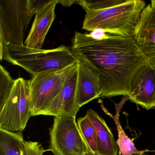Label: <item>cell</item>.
<instances>
[{"label": "cell", "instance_id": "obj_1", "mask_svg": "<svg viewBox=\"0 0 155 155\" xmlns=\"http://www.w3.org/2000/svg\"><path fill=\"white\" fill-rule=\"evenodd\" d=\"M72 43L71 49L98 70L101 97L129 95L133 78L147 62L135 38L111 34L109 38L97 40L76 31Z\"/></svg>", "mask_w": 155, "mask_h": 155}, {"label": "cell", "instance_id": "obj_2", "mask_svg": "<svg viewBox=\"0 0 155 155\" xmlns=\"http://www.w3.org/2000/svg\"><path fill=\"white\" fill-rule=\"evenodd\" d=\"M76 3L86 11L82 28L89 31L103 30L106 33L135 38L141 12V0H80Z\"/></svg>", "mask_w": 155, "mask_h": 155}, {"label": "cell", "instance_id": "obj_3", "mask_svg": "<svg viewBox=\"0 0 155 155\" xmlns=\"http://www.w3.org/2000/svg\"><path fill=\"white\" fill-rule=\"evenodd\" d=\"M0 45L1 60L19 66L32 76L41 72L63 69L77 62L71 49L64 45L43 50L31 48L25 45Z\"/></svg>", "mask_w": 155, "mask_h": 155}, {"label": "cell", "instance_id": "obj_4", "mask_svg": "<svg viewBox=\"0 0 155 155\" xmlns=\"http://www.w3.org/2000/svg\"><path fill=\"white\" fill-rule=\"evenodd\" d=\"M31 116L29 81L19 78L15 80L8 97L0 109V129L21 133Z\"/></svg>", "mask_w": 155, "mask_h": 155}, {"label": "cell", "instance_id": "obj_5", "mask_svg": "<svg viewBox=\"0 0 155 155\" xmlns=\"http://www.w3.org/2000/svg\"><path fill=\"white\" fill-rule=\"evenodd\" d=\"M78 63L60 70L46 71L32 76L29 81L32 116L42 115L59 94Z\"/></svg>", "mask_w": 155, "mask_h": 155}, {"label": "cell", "instance_id": "obj_6", "mask_svg": "<svg viewBox=\"0 0 155 155\" xmlns=\"http://www.w3.org/2000/svg\"><path fill=\"white\" fill-rule=\"evenodd\" d=\"M33 16L28 0H1L0 43L24 45L25 31Z\"/></svg>", "mask_w": 155, "mask_h": 155}, {"label": "cell", "instance_id": "obj_7", "mask_svg": "<svg viewBox=\"0 0 155 155\" xmlns=\"http://www.w3.org/2000/svg\"><path fill=\"white\" fill-rule=\"evenodd\" d=\"M50 150L54 155H87V147L76 117H55L50 131Z\"/></svg>", "mask_w": 155, "mask_h": 155}, {"label": "cell", "instance_id": "obj_8", "mask_svg": "<svg viewBox=\"0 0 155 155\" xmlns=\"http://www.w3.org/2000/svg\"><path fill=\"white\" fill-rule=\"evenodd\" d=\"M71 50L78 64L77 101L81 108L93 100L101 97L100 73L98 70L81 53Z\"/></svg>", "mask_w": 155, "mask_h": 155}, {"label": "cell", "instance_id": "obj_9", "mask_svg": "<svg viewBox=\"0 0 155 155\" xmlns=\"http://www.w3.org/2000/svg\"><path fill=\"white\" fill-rule=\"evenodd\" d=\"M135 39L148 63L155 64V0L146 6L136 28Z\"/></svg>", "mask_w": 155, "mask_h": 155}, {"label": "cell", "instance_id": "obj_10", "mask_svg": "<svg viewBox=\"0 0 155 155\" xmlns=\"http://www.w3.org/2000/svg\"><path fill=\"white\" fill-rule=\"evenodd\" d=\"M129 99L147 110L155 107V68L147 62L136 73L131 81Z\"/></svg>", "mask_w": 155, "mask_h": 155}, {"label": "cell", "instance_id": "obj_11", "mask_svg": "<svg viewBox=\"0 0 155 155\" xmlns=\"http://www.w3.org/2000/svg\"><path fill=\"white\" fill-rule=\"evenodd\" d=\"M78 65L67 80L59 94L42 113L44 116L76 117L80 108L77 101Z\"/></svg>", "mask_w": 155, "mask_h": 155}, {"label": "cell", "instance_id": "obj_12", "mask_svg": "<svg viewBox=\"0 0 155 155\" xmlns=\"http://www.w3.org/2000/svg\"><path fill=\"white\" fill-rule=\"evenodd\" d=\"M58 0H51L45 8L37 12L25 42L29 48L41 49L45 38L55 20V8Z\"/></svg>", "mask_w": 155, "mask_h": 155}, {"label": "cell", "instance_id": "obj_13", "mask_svg": "<svg viewBox=\"0 0 155 155\" xmlns=\"http://www.w3.org/2000/svg\"><path fill=\"white\" fill-rule=\"evenodd\" d=\"M86 116L96 130L98 155H117V142L104 119L92 109L88 110Z\"/></svg>", "mask_w": 155, "mask_h": 155}, {"label": "cell", "instance_id": "obj_14", "mask_svg": "<svg viewBox=\"0 0 155 155\" xmlns=\"http://www.w3.org/2000/svg\"><path fill=\"white\" fill-rule=\"evenodd\" d=\"M127 100L123 102V101H122L118 105L117 107L116 106V114L115 116H113L106 110L109 116L111 117L114 120L117 126L118 137L117 143L119 149V155H132L133 154H143L146 152H149L150 150L147 149L142 150H139L137 149L133 141L127 136L121 127L120 122V112L121 110L123 104Z\"/></svg>", "mask_w": 155, "mask_h": 155}, {"label": "cell", "instance_id": "obj_15", "mask_svg": "<svg viewBox=\"0 0 155 155\" xmlns=\"http://www.w3.org/2000/svg\"><path fill=\"white\" fill-rule=\"evenodd\" d=\"M77 124L87 144V155H98L96 132L93 124L86 116L79 118Z\"/></svg>", "mask_w": 155, "mask_h": 155}, {"label": "cell", "instance_id": "obj_16", "mask_svg": "<svg viewBox=\"0 0 155 155\" xmlns=\"http://www.w3.org/2000/svg\"><path fill=\"white\" fill-rule=\"evenodd\" d=\"M15 80L2 65L0 66V109L4 106L8 97Z\"/></svg>", "mask_w": 155, "mask_h": 155}, {"label": "cell", "instance_id": "obj_17", "mask_svg": "<svg viewBox=\"0 0 155 155\" xmlns=\"http://www.w3.org/2000/svg\"><path fill=\"white\" fill-rule=\"evenodd\" d=\"M44 152L42 145L39 142L24 140L22 155H43Z\"/></svg>", "mask_w": 155, "mask_h": 155}, {"label": "cell", "instance_id": "obj_18", "mask_svg": "<svg viewBox=\"0 0 155 155\" xmlns=\"http://www.w3.org/2000/svg\"><path fill=\"white\" fill-rule=\"evenodd\" d=\"M28 1L30 10L31 13L34 15L50 3L51 0H28Z\"/></svg>", "mask_w": 155, "mask_h": 155}, {"label": "cell", "instance_id": "obj_19", "mask_svg": "<svg viewBox=\"0 0 155 155\" xmlns=\"http://www.w3.org/2000/svg\"><path fill=\"white\" fill-rule=\"evenodd\" d=\"M89 34L92 38L97 40H101L109 38H110L111 35V34L106 33L104 30L100 29L95 30L91 31Z\"/></svg>", "mask_w": 155, "mask_h": 155}, {"label": "cell", "instance_id": "obj_20", "mask_svg": "<svg viewBox=\"0 0 155 155\" xmlns=\"http://www.w3.org/2000/svg\"><path fill=\"white\" fill-rule=\"evenodd\" d=\"M77 1H59L58 0V3H60L63 6L65 7H70L71 5L76 3Z\"/></svg>", "mask_w": 155, "mask_h": 155}, {"label": "cell", "instance_id": "obj_21", "mask_svg": "<svg viewBox=\"0 0 155 155\" xmlns=\"http://www.w3.org/2000/svg\"><path fill=\"white\" fill-rule=\"evenodd\" d=\"M132 155H146V154H144V153H143V154H133Z\"/></svg>", "mask_w": 155, "mask_h": 155}, {"label": "cell", "instance_id": "obj_22", "mask_svg": "<svg viewBox=\"0 0 155 155\" xmlns=\"http://www.w3.org/2000/svg\"><path fill=\"white\" fill-rule=\"evenodd\" d=\"M152 67H154V68H155V65H154V66H152Z\"/></svg>", "mask_w": 155, "mask_h": 155}]
</instances>
